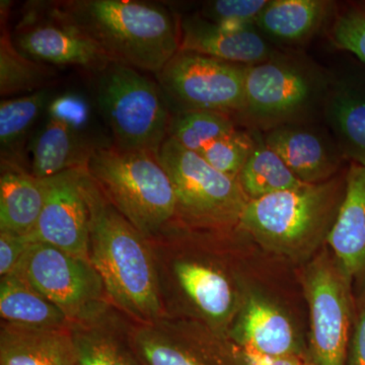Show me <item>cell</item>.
Segmentation results:
<instances>
[{
    "mask_svg": "<svg viewBox=\"0 0 365 365\" xmlns=\"http://www.w3.org/2000/svg\"><path fill=\"white\" fill-rule=\"evenodd\" d=\"M81 186L90 209L88 260L102 278L108 299L136 323L165 318L150 240L112 205L83 170Z\"/></svg>",
    "mask_w": 365,
    "mask_h": 365,
    "instance_id": "6da1fadb",
    "label": "cell"
},
{
    "mask_svg": "<svg viewBox=\"0 0 365 365\" xmlns=\"http://www.w3.org/2000/svg\"><path fill=\"white\" fill-rule=\"evenodd\" d=\"M48 13L96 41L113 62L158 74L180 50V21L165 6L135 0L42 1Z\"/></svg>",
    "mask_w": 365,
    "mask_h": 365,
    "instance_id": "7a4b0ae2",
    "label": "cell"
},
{
    "mask_svg": "<svg viewBox=\"0 0 365 365\" xmlns=\"http://www.w3.org/2000/svg\"><path fill=\"white\" fill-rule=\"evenodd\" d=\"M344 193L345 180L333 177L250 200L237 227L274 253L307 256L326 241Z\"/></svg>",
    "mask_w": 365,
    "mask_h": 365,
    "instance_id": "3957f363",
    "label": "cell"
},
{
    "mask_svg": "<svg viewBox=\"0 0 365 365\" xmlns=\"http://www.w3.org/2000/svg\"><path fill=\"white\" fill-rule=\"evenodd\" d=\"M86 170L105 198L146 239L177 227L176 194L157 153L101 146Z\"/></svg>",
    "mask_w": 365,
    "mask_h": 365,
    "instance_id": "277c9868",
    "label": "cell"
},
{
    "mask_svg": "<svg viewBox=\"0 0 365 365\" xmlns=\"http://www.w3.org/2000/svg\"><path fill=\"white\" fill-rule=\"evenodd\" d=\"M95 96L114 139L123 151L157 153L169 137V103L157 81L111 62L95 74Z\"/></svg>",
    "mask_w": 365,
    "mask_h": 365,
    "instance_id": "5b68a950",
    "label": "cell"
},
{
    "mask_svg": "<svg viewBox=\"0 0 365 365\" xmlns=\"http://www.w3.org/2000/svg\"><path fill=\"white\" fill-rule=\"evenodd\" d=\"M177 198L178 225H237L249 202L237 178L215 170L200 155L168 137L158 153Z\"/></svg>",
    "mask_w": 365,
    "mask_h": 365,
    "instance_id": "8992f818",
    "label": "cell"
},
{
    "mask_svg": "<svg viewBox=\"0 0 365 365\" xmlns=\"http://www.w3.org/2000/svg\"><path fill=\"white\" fill-rule=\"evenodd\" d=\"M11 274L25 280L74 322L112 304L91 262L45 242H33Z\"/></svg>",
    "mask_w": 365,
    "mask_h": 365,
    "instance_id": "52a82bcc",
    "label": "cell"
},
{
    "mask_svg": "<svg viewBox=\"0 0 365 365\" xmlns=\"http://www.w3.org/2000/svg\"><path fill=\"white\" fill-rule=\"evenodd\" d=\"M246 66L179 50L155 74L168 103L181 111H211L230 115L246 108Z\"/></svg>",
    "mask_w": 365,
    "mask_h": 365,
    "instance_id": "ba28073f",
    "label": "cell"
},
{
    "mask_svg": "<svg viewBox=\"0 0 365 365\" xmlns=\"http://www.w3.org/2000/svg\"><path fill=\"white\" fill-rule=\"evenodd\" d=\"M351 283L335 259L321 255L304 272L314 365H344L352 325Z\"/></svg>",
    "mask_w": 365,
    "mask_h": 365,
    "instance_id": "9c48e42d",
    "label": "cell"
},
{
    "mask_svg": "<svg viewBox=\"0 0 365 365\" xmlns=\"http://www.w3.org/2000/svg\"><path fill=\"white\" fill-rule=\"evenodd\" d=\"M163 309L180 299L209 325L225 326L235 311V294L222 269L209 262L173 253L153 240Z\"/></svg>",
    "mask_w": 365,
    "mask_h": 365,
    "instance_id": "30bf717a",
    "label": "cell"
},
{
    "mask_svg": "<svg viewBox=\"0 0 365 365\" xmlns=\"http://www.w3.org/2000/svg\"><path fill=\"white\" fill-rule=\"evenodd\" d=\"M11 38L26 57L50 66L78 67L95 76L113 62L96 41L40 1L28 4Z\"/></svg>",
    "mask_w": 365,
    "mask_h": 365,
    "instance_id": "8fae6325",
    "label": "cell"
},
{
    "mask_svg": "<svg viewBox=\"0 0 365 365\" xmlns=\"http://www.w3.org/2000/svg\"><path fill=\"white\" fill-rule=\"evenodd\" d=\"M86 168L46 179L47 194L32 242H45L88 260L91 215L81 176ZM90 261V260H88Z\"/></svg>",
    "mask_w": 365,
    "mask_h": 365,
    "instance_id": "7c38bea8",
    "label": "cell"
},
{
    "mask_svg": "<svg viewBox=\"0 0 365 365\" xmlns=\"http://www.w3.org/2000/svg\"><path fill=\"white\" fill-rule=\"evenodd\" d=\"M245 114L260 121H281L306 108L312 88L306 76L275 62L247 66Z\"/></svg>",
    "mask_w": 365,
    "mask_h": 365,
    "instance_id": "4fadbf2b",
    "label": "cell"
},
{
    "mask_svg": "<svg viewBox=\"0 0 365 365\" xmlns=\"http://www.w3.org/2000/svg\"><path fill=\"white\" fill-rule=\"evenodd\" d=\"M326 241L345 277L365 287V165H350L344 197Z\"/></svg>",
    "mask_w": 365,
    "mask_h": 365,
    "instance_id": "5bb4252c",
    "label": "cell"
},
{
    "mask_svg": "<svg viewBox=\"0 0 365 365\" xmlns=\"http://www.w3.org/2000/svg\"><path fill=\"white\" fill-rule=\"evenodd\" d=\"M131 319L110 304L104 311L71 324L76 365H143L130 340Z\"/></svg>",
    "mask_w": 365,
    "mask_h": 365,
    "instance_id": "9a60e30c",
    "label": "cell"
},
{
    "mask_svg": "<svg viewBox=\"0 0 365 365\" xmlns=\"http://www.w3.org/2000/svg\"><path fill=\"white\" fill-rule=\"evenodd\" d=\"M180 50L246 66L263 63L270 56L267 43L253 29L232 32L202 16L180 21Z\"/></svg>",
    "mask_w": 365,
    "mask_h": 365,
    "instance_id": "2e32d148",
    "label": "cell"
},
{
    "mask_svg": "<svg viewBox=\"0 0 365 365\" xmlns=\"http://www.w3.org/2000/svg\"><path fill=\"white\" fill-rule=\"evenodd\" d=\"M46 118L30 139L29 172L38 179H48L67 170L86 168L101 146L91 143L85 132L62 120L48 115Z\"/></svg>",
    "mask_w": 365,
    "mask_h": 365,
    "instance_id": "e0dca14e",
    "label": "cell"
},
{
    "mask_svg": "<svg viewBox=\"0 0 365 365\" xmlns=\"http://www.w3.org/2000/svg\"><path fill=\"white\" fill-rule=\"evenodd\" d=\"M265 141L304 184L328 181L339 169L337 151L331 150L328 143L314 131L280 127L271 131Z\"/></svg>",
    "mask_w": 365,
    "mask_h": 365,
    "instance_id": "ac0fdd59",
    "label": "cell"
},
{
    "mask_svg": "<svg viewBox=\"0 0 365 365\" xmlns=\"http://www.w3.org/2000/svg\"><path fill=\"white\" fill-rule=\"evenodd\" d=\"M46 179H38L18 163L1 162L0 232L30 235L46 200Z\"/></svg>",
    "mask_w": 365,
    "mask_h": 365,
    "instance_id": "d6986e66",
    "label": "cell"
},
{
    "mask_svg": "<svg viewBox=\"0 0 365 365\" xmlns=\"http://www.w3.org/2000/svg\"><path fill=\"white\" fill-rule=\"evenodd\" d=\"M0 365H76L69 330H33L1 323Z\"/></svg>",
    "mask_w": 365,
    "mask_h": 365,
    "instance_id": "ffe728a7",
    "label": "cell"
},
{
    "mask_svg": "<svg viewBox=\"0 0 365 365\" xmlns=\"http://www.w3.org/2000/svg\"><path fill=\"white\" fill-rule=\"evenodd\" d=\"M1 323L33 330H69L71 319L32 285L9 274L0 278Z\"/></svg>",
    "mask_w": 365,
    "mask_h": 365,
    "instance_id": "44dd1931",
    "label": "cell"
},
{
    "mask_svg": "<svg viewBox=\"0 0 365 365\" xmlns=\"http://www.w3.org/2000/svg\"><path fill=\"white\" fill-rule=\"evenodd\" d=\"M237 332L245 351L270 357L295 355L294 327L279 309L264 300L247 302Z\"/></svg>",
    "mask_w": 365,
    "mask_h": 365,
    "instance_id": "7402d4cb",
    "label": "cell"
},
{
    "mask_svg": "<svg viewBox=\"0 0 365 365\" xmlns=\"http://www.w3.org/2000/svg\"><path fill=\"white\" fill-rule=\"evenodd\" d=\"M11 2L1 1L0 34V95L1 97L36 93L49 88L56 78L53 66L29 58L14 44L7 28Z\"/></svg>",
    "mask_w": 365,
    "mask_h": 365,
    "instance_id": "603a6c76",
    "label": "cell"
},
{
    "mask_svg": "<svg viewBox=\"0 0 365 365\" xmlns=\"http://www.w3.org/2000/svg\"><path fill=\"white\" fill-rule=\"evenodd\" d=\"M49 88L0 103L1 162L24 165V146L29 133L53 100ZM28 169V168H26Z\"/></svg>",
    "mask_w": 365,
    "mask_h": 365,
    "instance_id": "cb8c5ba5",
    "label": "cell"
},
{
    "mask_svg": "<svg viewBox=\"0 0 365 365\" xmlns=\"http://www.w3.org/2000/svg\"><path fill=\"white\" fill-rule=\"evenodd\" d=\"M331 2L324 0H273L259 16L257 24L278 39H306L325 20Z\"/></svg>",
    "mask_w": 365,
    "mask_h": 365,
    "instance_id": "d4e9b609",
    "label": "cell"
},
{
    "mask_svg": "<svg viewBox=\"0 0 365 365\" xmlns=\"http://www.w3.org/2000/svg\"><path fill=\"white\" fill-rule=\"evenodd\" d=\"M329 122L339 140L341 153L365 165V93L354 88L336 91L327 106Z\"/></svg>",
    "mask_w": 365,
    "mask_h": 365,
    "instance_id": "484cf974",
    "label": "cell"
},
{
    "mask_svg": "<svg viewBox=\"0 0 365 365\" xmlns=\"http://www.w3.org/2000/svg\"><path fill=\"white\" fill-rule=\"evenodd\" d=\"M130 340L143 365H207L172 329L131 321Z\"/></svg>",
    "mask_w": 365,
    "mask_h": 365,
    "instance_id": "4316f807",
    "label": "cell"
},
{
    "mask_svg": "<svg viewBox=\"0 0 365 365\" xmlns=\"http://www.w3.org/2000/svg\"><path fill=\"white\" fill-rule=\"evenodd\" d=\"M237 180L249 201L299 188L304 184L294 176L266 141L260 138L256 139L253 153Z\"/></svg>",
    "mask_w": 365,
    "mask_h": 365,
    "instance_id": "83f0119b",
    "label": "cell"
},
{
    "mask_svg": "<svg viewBox=\"0 0 365 365\" xmlns=\"http://www.w3.org/2000/svg\"><path fill=\"white\" fill-rule=\"evenodd\" d=\"M235 129L237 128L230 116L222 113L184 111L172 116L169 137L199 155L209 143Z\"/></svg>",
    "mask_w": 365,
    "mask_h": 365,
    "instance_id": "f1b7e54d",
    "label": "cell"
},
{
    "mask_svg": "<svg viewBox=\"0 0 365 365\" xmlns=\"http://www.w3.org/2000/svg\"><path fill=\"white\" fill-rule=\"evenodd\" d=\"M256 145V138L249 132L237 130L216 139L201 150V155L215 170L237 178L248 162Z\"/></svg>",
    "mask_w": 365,
    "mask_h": 365,
    "instance_id": "f546056e",
    "label": "cell"
},
{
    "mask_svg": "<svg viewBox=\"0 0 365 365\" xmlns=\"http://www.w3.org/2000/svg\"><path fill=\"white\" fill-rule=\"evenodd\" d=\"M267 0H217L206 6L203 18L232 32L249 30L268 4Z\"/></svg>",
    "mask_w": 365,
    "mask_h": 365,
    "instance_id": "4dcf8cb0",
    "label": "cell"
},
{
    "mask_svg": "<svg viewBox=\"0 0 365 365\" xmlns=\"http://www.w3.org/2000/svg\"><path fill=\"white\" fill-rule=\"evenodd\" d=\"M336 47L365 62V7H351L336 18L332 29Z\"/></svg>",
    "mask_w": 365,
    "mask_h": 365,
    "instance_id": "1f68e13d",
    "label": "cell"
},
{
    "mask_svg": "<svg viewBox=\"0 0 365 365\" xmlns=\"http://www.w3.org/2000/svg\"><path fill=\"white\" fill-rule=\"evenodd\" d=\"M88 114L86 101L73 93L53 98L47 109L48 116L62 120L79 131H83L88 124Z\"/></svg>",
    "mask_w": 365,
    "mask_h": 365,
    "instance_id": "d6a6232c",
    "label": "cell"
},
{
    "mask_svg": "<svg viewBox=\"0 0 365 365\" xmlns=\"http://www.w3.org/2000/svg\"><path fill=\"white\" fill-rule=\"evenodd\" d=\"M32 242L29 235L0 232V277L14 272Z\"/></svg>",
    "mask_w": 365,
    "mask_h": 365,
    "instance_id": "836d02e7",
    "label": "cell"
},
{
    "mask_svg": "<svg viewBox=\"0 0 365 365\" xmlns=\"http://www.w3.org/2000/svg\"><path fill=\"white\" fill-rule=\"evenodd\" d=\"M349 365H365V294L350 337Z\"/></svg>",
    "mask_w": 365,
    "mask_h": 365,
    "instance_id": "e575fe53",
    "label": "cell"
},
{
    "mask_svg": "<svg viewBox=\"0 0 365 365\" xmlns=\"http://www.w3.org/2000/svg\"><path fill=\"white\" fill-rule=\"evenodd\" d=\"M245 356L249 365H304L295 355L270 357L245 351Z\"/></svg>",
    "mask_w": 365,
    "mask_h": 365,
    "instance_id": "d590c367",
    "label": "cell"
}]
</instances>
